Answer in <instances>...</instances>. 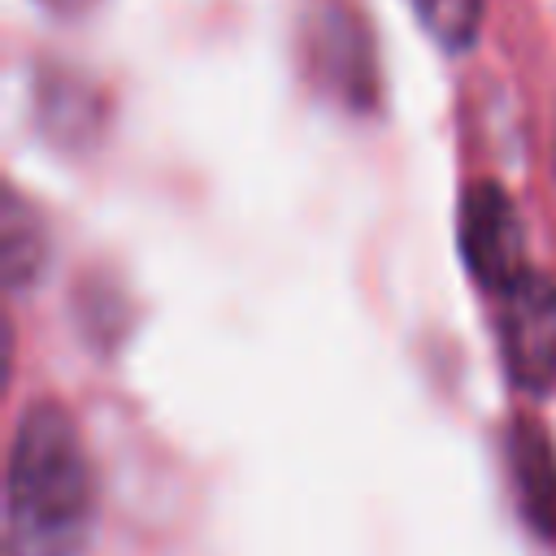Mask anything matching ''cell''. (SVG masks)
<instances>
[{
    "label": "cell",
    "mask_w": 556,
    "mask_h": 556,
    "mask_svg": "<svg viewBox=\"0 0 556 556\" xmlns=\"http://www.w3.org/2000/svg\"><path fill=\"white\" fill-rule=\"evenodd\" d=\"M417 22L426 26V35L452 52L469 48L478 39V26H482V9L486 0H408Z\"/></svg>",
    "instance_id": "obj_7"
},
{
    "label": "cell",
    "mask_w": 556,
    "mask_h": 556,
    "mask_svg": "<svg viewBox=\"0 0 556 556\" xmlns=\"http://www.w3.org/2000/svg\"><path fill=\"white\" fill-rule=\"evenodd\" d=\"M500 352L508 378L543 395L556 387V282L547 274H526L500 291Z\"/></svg>",
    "instance_id": "obj_3"
},
{
    "label": "cell",
    "mask_w": 556,
    "mask_h": 556,
    "mask_svg": "<svg viewBox=\"0 0 556 556\" xmlns=\"http://www.w3.org/2000/svg\"><path fill=\"white\" fill-rule=\"evenodd\" d=\"M460 256L486 291H508L526 269V226L500 182H473L460 195Z\"/></svg>",
    "instance_id": "obj_4"
},
{
    "label": "cell",
    "mask_w": 556,
    "mask_h": 556,
    "mask_svg": "<svg viewBox=\"0 0 556 556\" xmlns=\"http://www.w3.org/2000/svg\"><path fill=\"white\" fill-rule=\"evenodd\" d=\"M300 48L308 61V78L321 91L339 96L352 109L374 104V87H378L374 43H369V30L352 4L317 0L313 13L304 17V43Z\"/></svg>",
    "instance_id": "obj_2"
},
{
    "label": "cell",
    "mask_w": 556,
    "mask_h": 556,
    "mask_svg": "<svg viewBox=\"0 0 556 556\" xmlns=\"http://www.w3.org/2000/svg\"><path fill=\"white\" fill-rule=\"evenodd\" d=\"M508 460H513L517 504H521L530 530L543 539H556V447H552L547 430L530 417L513 421Z\"/></svg>",
    "instance_id": "obj_5"
},
{
    "label": "cell",
    "mask_w": 556,
    "mask_h": 556,
    "mask_svg": "<svg viewBox=\"0 0 556 556\" xmlns=\"http://www.w3.org/2000/svg\"><path fill=\"white\" fill-rule=\"evenodd\" d=\"M9 543L17 556H78L96 521V473L74 417L30 404L9 452Z\"/></svg>",
    "instance_id": "obj_1"
},
{
    "label": "cell",
    "mask_w": 556,
    "mask_h": 556,
    "mask_svg": "<svg viewBox=\"0 0 556 556\" xmlns=\"http://www.w3.org/2000/svg\"><path fill=\"white\" fill-rule=\"evenodd\" d=\"M0 243H4L0 252H4V278H9V287H22V282L39 278V269H43V261H48V235H43L39 213H35L17 191L4 195Z\"/></svg>",
    "instance_id": "obj_6"
},
{
    "label": "cell",
    "mask_w": 556,
    "mask_h": 556,
    "mask_svg": "<svg viewBox=\"0 0 556 556\" xmlns=\"http://www.w3.org/2000/svg\"><path fill=\"white\" fill-rule=\"evenodd\" d=\"M48 9H56V13H83V9H91L96 0H43Z\"/></svg>",
    "instance_id": "obj_8"
}]
</instances>
